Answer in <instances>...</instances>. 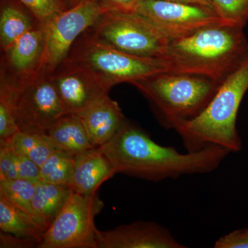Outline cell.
<instances>
[{
    "label": "cell",
    "instance_id": "5b68a950",
    "mask_svg": "<svg viewBox=\"0 0 248 248\" xmlns=\"http://www.w3.org/2000/svg\"><path fill=\"white\" fill-rule=\"evenodd\" d=\"M88 30L110 46L144 58H161L170 42L154 22L135 11H106Z\"/></svg>",
    "mask_w": 248,
    "mask_h": 248
},
{
    "label": "cell",
    "instance_id": "e0dca14e",
    "mask_svg": "<svg viewBox=\"0 0 248 248\" xmlns=\"http://www.w3.org/2000/svg\"><path fill=\"white\" fill-rule=\"evenodd\" d=\"M41 25L18 0H2L0 10V45L4 52L24 34Z\"/></svg>",
    "mask_w": 248,
    "mask_h": 248
},
{
    "label": "cell",
    "instance_id": "5bb4252c",
    "mask_svg": "<svg viewBox=\"0 0 248 248\" xmlns=\"http://www.w3.org/2000/svg\"><path fill=\"white\" fill-rule=\"evenodd\" d=\"M115 174L107 156L99 147H96L75 156L74 170L68 186L80 195H93L103 183Z\"/></svg>",
    "mask_w": 248,
    "mask_h": 248
},
{
    "label": "cell",
    "instance_id": "484cf974",
    "mask_svg": "<svg viewBox=\"0 0 248 248\" xmlns=\"http://www.w3.org/2000/svg\"><path fill=\"white\" fill-rule=\"evenodd\" d=\"M9 144L17 167L19 178L34 182L41 180L40 166L25 155L14 149L11 143H9Z\"/></svg>",
    "mask_w": 248,
    "mask_h": 248
},
{
    "label": "cell",
    "instance_id": "7c38bea8",
    "mask_svg": "<svg viewBox=\"0 0 248 248\" xmlns=\"http://www.w3.org/2000/svg\"><path fill=\"white\" fill-rule=\"evenodd\" d=\"M45 37V27L39 25L2 52L0 84L19 91L41 76Z\"/></svg>",
    "mask_w": 248,
    "mask_h": 248
},
{
    "label": "cell",
    "instance_id": "30bf717a",
    "mask_svg": "<svg viewBox=\"0 0 248 248\" xmlns=\"http://www.w3.org/2000/svg\"><path fill=\"white\" fill-rule=\"evenodd\" d=\"M16 112L19 131L39 135H45L70 115L49 74L41 75L21 88Z\"/></svg>",
    "mask_w": 248,
    "mask_h": 248
},
{
    "label": "cell",
    "instance_id": "ba28073f",
    "mask_svg": "<svg viewBox=\"0 0 248 248\" xmlns=\"http://www.w3.org/2000/svg\"><path fill=\"white\" fill-rule=\"evenodd\" d=\"M104 12L98 0H83L54 17L45 28L41 75L50 74L68 58L75 42Z\"/></svg>",
    "mask_w": 248,
    "mask_h": 248
},
{
    "label": "cell",
    "instance_id": "2e32d148",
    "mask_svg": "<svg viewBox=\"0 0 248 248\" xmlns=\"http://www.w3.org/2000/svg\"><path fill=\"white\" fill-rule=\"evenodd\" d=\"M71 190L69 186L39 180L32 200V217L44 232L55 221L66 203Z\"/></svg>",
    "mask_w": 248,
    "mask_h": 248
},
{
    "label": "cell",
    "instance_id": "ffe728a7",
    "mask_svg": "<svg viewBox=\"0 0 248 248\" xmlns=\"http://www.w3.org/2000/svg\"><path fill=\"white\" fill-rule=\"evenodd\" d=\"M7 141L14 149L27 156L40 167L56 150L45 135L24 133L19 130Z\"/></svg>",
    "mask_w": 248,
    "mask_h": 248
},
{
    "label": "cell",
    "instance_id": "4316f807",
    "mask_svg": "<svg viewBox=\"0 0 248 248\" xmlns=\"http://www.w3.org/2000/svg\"><path fill=\"white\" fill-rule=\"evenodd\" d=\"M19 179L17 167L8 141L0 142V180Z\"/></svg>",
    "mask_w": 248,
    "mask_h": 248
},
{
    "label": "cell",
    "instance_id": "8fae6325",
    "mask_svg": "<svg viewBox=\"0 0 248 248\" xmlns=\"http://www.w3.org/2000/svg\"><path fill=\"white\" fill-rule=\"evenodd\" d=\"M134 11L146 16L167 35L177 40L204 27L223 24L215 10L165 0H143Z\"/></svg>",
    "mask_w": 248,
    "mask_h": 248
},
{
    "label": "cell",
    "instance_id": "1f68e13d",
    "mask_svg": "<svg viewBox=\"0 0 248 248\" xmlns=\"http://www.w3.org/2000/svg\"><path fill=\"white\" fill-rule=\"evenodd\" d=\"M81 1H83V0H63L67 9H69V8L76 6V4H79Z\"/></svg>",
    "mask_w": 248,
    "mask_h": 248
},
{
    "label": "cell",
    "instance_id": "83f0119b",
    "mask_svg": "<svg viewBox=\"0 0 248 248\" xmlns=\"http://www.w3.org/2000/svg\"><path fill=\"white\" fill-rule=\"evenodd\" d=\"M215 248H248V228L224 235L215 242Z\"/></svg>",
    "mask_w": 248,
    "mask_h": 248
},
{
    "label": "cell",
    "instance_id": "7402d4cb",
    "mask_svg": "<svg viewBox=\"0 0 248 248\" xmlns=\"http://www.w3.org/2000/svg\"><path fill=\"white\" fill-rule=\"evenodd\" d=\"M37 182L20 178L14 180H0V195L33 219L32 200Z\"/></svg>",
    "mask_w": 248,
    "mask_h": 248
},
{
    "label": "cell",
    "instance_id": "f546056e",
    "mask_svg": "<svg viewBox=\"0 0 248 248\" xmlns=\"http://www.w3.org/2000/svg\"><path fill=\"white\" fill-rule=\"evenodd\" d=\"M141 1L143 0H98L106 11H134Z\"/></svg>",
    "mask_w": 248,
    "mask_h": 248
},
{
    "label": "cell",
    "instance_id": "8992f818",
    "mask_svg": "<svg viewBox=\"0 0 248 248\" xmlns=\"http://www.w3.org/2000/svg\"><path fill=\"white\" fill-rule=\"evenodd\" d=\"M68 57L92 67L114 86L124 82L132 84L168 72L162 58H144L125 53L99 40L89 30L76 40Z\"/></svg>",
    "mask_w": 248,
    "mask_h": 248
},
{
    "label": "cell",
    "instance_id": "6da1fadb",
    "mask_svg": "<svg viewBox=\"0 0 248 248\" xmlns=\"http://www.w3.org/2000/svg\"><path fill=\"white\" fill-rule=\"evenodd\" d=\"M99 148L117 174L152 182L213 172L231 153L217 146L179 153L172 147L158 144L128 121L110 141Z\"/></svg>",
    "mask_w": 248,
    "mask_h": 248
},
{
    "label": "cell",
    "instance_id": "9c48e42d",
    "mask_svg": "<svg viewBox=\"0 0 248 248\" xmlns=\"http://www.w3.org/2000/svg\"><path fill=\"white\" fill-rule=\"evenodd\" d=\"M49 75L71 115H79L100 102L114 86L92 67L69 57Z\"/></svg>",
    "mask_w": 248,
    "mask_h": 248
},
{
    "label": "cell",
    "instance_id": "3957f363",
    "mask_svg": "<svg viewBox=\"0 0 248 248\" xmlns=\"http://www.w3.org/2000/svg\"><path fill=\"white\" fill-rule=\"evenodd\" d=\"M248 90V52L237 68L220 85L208 107L195 119L176 129L187 151L208 146L236 153L242 142L236 129L240 105Z\"/></svg>",
    "mask_w": 248,
    "mask_h": 248
},
{
    "label": "cell",
    "instance_id": "d4e9b609",
    "mask_svg": "<svg viewBox=\"0 0 248 248\" xmlns=\"http://www.w3.org/2000/svg\"><path fill=\"white\" fill-rule=\"evenodd\" d=\"M33 15L37 22L45 26L67 9L63 0H18Z\"/></svg>",
    "mask_w": 248,
    "mask_h": 248
},
{
    "label": "cell",
    "instance_id": "44dd1931",
    "mask_svg": "<svg viewBox=\"0 0 248 248\" xmlns=\"http://www.w3.org/2000/svg\"><path fill=\"white\" fill-rule=\"evenodd\" d=\"M74 165L75 156L55 150L40 167L41 180L58 185L68 186Z\"/></svg>",
    "mask_w": 248,
    "mask_h": 248
},
{
    "label": "cell",
    "instance_id": "f1b7e54d",
    "mask_svg": "<svg viewBox=\"0 0 248 248\" xmlns=\"http://www.w3.org/2000/svg\"><path fill=\"white\" fill-rule=\"evenodd\" d=\"M40 241L31 238L22 237L1 232L0 234V248H27L38 247Z\"/></svg>",
    "mask_w": 248,
    "mask_h": 248
},
{
    "label": "cell",
    "instance_id": "4dcf8cb0",
    "mask_svg": "<svg viewBox=\"0 0 248 248\" xmlns=\"http://www.w3.org/2000/svg\"><path fill=\"white\" fill-rule=\"evenodd\" d=\"M165 1H174V2L184 3V4L198 5L205 6L215 10L212 0H165Z\"/></svg>",
    "mask_w": 248,
    "mask_h": 248
},
{
    "label": "cell",
    "instance_id": "9a60e30c",
    "mask_svg": "<svg viewBox=\"0 0 248 248\" xmlns=\"http://www.w3.org/2000/svg\"><path fill=\"white\" fill-rule=\"evenodd\" d=\"M77 116L95 147L110 141L127 122L118 103L109 95Z\"/></svg>",
    "mask_w": 248,
    "mask_h": 248
},
{
    "label": "cell",
    "instance_id": "277c9868",
    "mask_svg": "<svg viewBox=\"0 0 248 248\" xmlns=\"http://www.w3.org/2000/svg\"><path fill=\"white\" fill-rule=\"evenodd\" d=\"M221 83L205 77L163 72L135 81L165 128L174 130L200 115Z\"/></svg>",
    "mask_w": 248,
    "mask_h": 248
},
{
    "label": "cell",
    "instance_id": "cb8c5ba5",
    "mask_svg": "<svg viewBox=\"0 0 248 248\" xmlns=\"http://www.w3.org/2000/svg\"><path fill=\"white\" fill-rule=\"evenodd\" d=\"M215 12L226 25L244 29L248 22V0H212Z\"/></svg>",
    "mask_w": 248,
    "mask_h": 248
},
{
    "label": "cell",
    "instance_id": "d6986e66",
    "mask_svg": "<svg viewBox=\"0 0 248 248\" xmlns=\"http://www.w3.org/2000/svg\"><path fill=\"white\" fill-rule=\"evenodd\" d=\"M0 229L8 234L42 241L44 232L27 214L0 195Z\"/></svg>",
    "mask_w": 248,
    "mask_h": 248
},
{
    "label": "cell",
    "instance_id": "ac0fdd59",
    "mask_svg": "<svg viewBox=\"0 0 248 248\" xmlns=\"http://www.w3.org/2000/svg\"><path fill=\"white\" fill-rule=\"evenodd\" d=\"M45 135L55 149L73 156L96 148L82 122L76 115L65 116L49 129Z\"/></svg>",
    "mask_w": 248,
    "mask_h": 248
},
{
    "label": "cell",
    "instance_id": "4fadbf2b",
    "mask_svg": "<svg viewBox=\"0 0 248 248\" xmlns=\"http://www.w3.org/2000/svg\"><path fill=\"white\" fill-rule=\"evenodd\" d=\"M97 248H185L158 223L137 221L108 231H97Z\"/></svg>",
    "mask_w": 248,
    "mask_h": 248
},
{
    "label": "cell",
    "instance_id": "52a82bcc",
    "mask_svg": "<svg viewBox=\"0 0 248 248\" xmlns=\"http://www.w3.org/2000/svg\"><path fill=\"white\" fill-rule=\"evenodd\" d=\"M104 205L97 193L83 195L71 190L37 248H97L94 218Z\"/></svg>",
    "mask_w": 248,
    "mask_h": 248
},
{
    "label": "cell",
    "instance_id": "7a4b0ae2",
    "mask_svg": "<svg viewBox=\"0 0 248 248\" xmlns=\"http://www.w3.org/2000/svg\"><path fill=\"white\" fill-rule=\"evenodd\" d=\"M248 52L243 29L221 23L171 40L161 58L168 72L197 75L222 83Z\"/></svg>",
    "mask_w": 248,
    "mask_h": 248
},
{
    "label": "cell",
    "instance_id": "603a6c76",
    "mask_svg": "<svg viewBox=\"0 0 248 248\" xmlns=\"http://www.w3.org/2000/svg\"><path fill=\"white\" fill-rule=\"evenodd\" d=\"M18 93L0 84V141H7L19 131L17 123Z\"/></svg>",
    "mask_w": 248,
    "mask_h": 248
}]
</instances>
